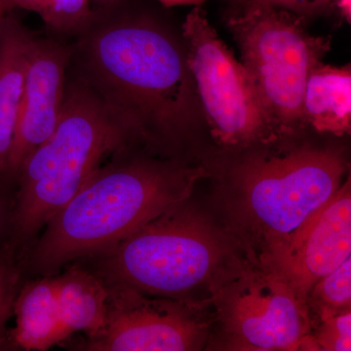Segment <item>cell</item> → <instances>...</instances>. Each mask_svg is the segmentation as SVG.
Returning a JSON list of instances; mask_svg holds the SVG:
<instances>
[{"label": "cell", "instance_id": "6da1fadb", "mask_svg": "<svg viewBox=\"0 0 351 351\" xmlns=\"http://www.w3.org/2000/svg\"><path fill=\"white\" fill-rule=\"evenodd\" d=\"M124 0L98 6L75 38L69 71L87 85L132 138H169L189 123L195 84L169 31L128 12Z\"/></svg>", "mask_w": 351, "mask_h": 351}, {"label": "cell", "instance_id": "7a4b0ae2", "mask_svg": "<svg viewBox=\"0 0 351 351\" xmlns=\"http://www.w3.org/2000/svg\"><path fill=\"white\" fill-rule=\"evenodd\" d=\"M101 165L44 226L22 258L38 276L112 250L141 226L191 195L199 170L169 161L124 157Z\"/></svg>", "mask_w": 351, "mask_h": 351}, {"label": "cell", "instance_id": "3957f363", "mask_svg": "<svg viewBox=\"0 0 351 351\" xmlns=\"http://www.w3.org/2000/svg\"><path fill=\"white\" fill-rule=\"evenodd\" d=\"M130 132L82 80L69 71L55 130L25 158L9 217L5 248L24 257L50 221L104 161L128 147Z\"/></svg>", "mask_w": 351, "mask_h": 351}, {"label": "cell", "instance_id": "277c9868", "mask_svg": "<svg viewBox=\"0 0 351 351\" xmlns=\"http://www.w3.org/2000/svg\"><path fill=\"white\" fill-rule=\"evenodd\" d=\"M166 209L97 257L94 271L110 287L177 298L191 292L223 262V240L184 205Z\"/></svg>", "mask_w": 351, "mask_h": 351}, {"label": "cell", "instance_id": "5b68a950", "mask_svg": "<svg viewBox=\"0 0 351 351\" xmlns=\"http://www.w3.org/2000/svg\"><path fill=\"white\" fill-rule=\"evenodd\" d=\"M228 25L274 126L306 123L304 88L331 48L330 38L311 36L292 11L251 2Z\"/></svg>", "mask_w": 351, "mask_h": 351}, {"label": "cell", "instance_id": "8992f818", "mask_svg": "<svg viewBox=\"0 0 351 351\" xmlns=\"http://www.w3.org/2000/svg\"><path fill=\"white\" fill-rule=\"evenodd\" d=\"M345 159L331 149H295L258 157L242 166L237 179L240 214L265 241L297 230L341 188Z\"/></svg>", "mask_w": 351, "mask_h": 351}, {"label": "cell", "instance_id": "52a82bcc", "mask_svg": "<svg viewBox=\"0 0 351 351\" xmlns=\"http://www.w3.org/2000/svg\"><path fill=\"white\" fill-rule=\"evenodd\" d=\"M182 38L189 73L215 137L239 145L269 135L274 126L255 83L200 7L186 16Z\"/></svg>", "mask_w": 351, "mask_h": 351}, {"label": "cell", "instance_id": "ba28073f", "mask_svg": "<svg viewBox=\"0 0 351 351\" xmlns=\"http://www.w3.org/2000/svg\"><path fill=\"white\" fill-rule=\"evenodd\" d=\"M226 331L262 350H292L309 330L304 301L270 272H242L219 294Z\"/></svg>", "mask_w": 351, "mask_h": 351}, {"label": "cell", "instance_id": "9c48e42d", "mask_svg": "<svg viewBox=\"0 0 351 351\" xmlns=\"http://www.w3.org/2000/svg\"><path fill=\"white\" fill-rule=\"evenodd\" d=\"M108 289L105 324L66 348L87 351H184L199 348L202 328L181 302L151 300L128 288Z\"/></svg>", "mask_w": 351, "mask_h": 351}, {"label": "cell", "instance_id": "30bf717a", "mask_svg": "<svg viewBox=\"0 0 351 351\" xmlns=\"http://www.w3.org/2000/svg\"><path fill=\"white\" fill-rule=\"evenodd\" d=\"M351 257V193L348 180L294 232L267 241L265 265L301 299L323 277Z\"/></svg>", "mask_w": 351, "mask_h": 351}, {"label": "cell", "instance_id": "8fae6325", "mask_svg": "<svg viewBox=\"0 0 351 351\" xmlns=\"http://www.w3.org/2000/svg\"><path fill=\"white\" fill-rule=\"evenodd\" d=\"M71 55V44L60 39L36 36L32 39L6 181H17L25 158L56 128L63 108Z\"/></svg>", "mask_w": 351, "mask_h": 351}, {"label": "cell", "instance_id": "7c38bea8", "mask_svg": "<svg viewBox=\"0 0 351 351\" xmlns=\"http://www.w3.org/2000/svg\"><path fill=\"white\" fill-rule=\"evenodd\" d=\"M13 316L15 327L7 332L1 350H47L61 346L71 336L60 311L57 274L21 285Z\"/></svg>", "mask_w": 351, "mask_h": 351}, {"label": "cell", "instance_id": "4fadbf2b", "mask_svg": "<svg viewBox=\"0 0 351 351\" xmlns=\"http://www.w3.org/2000/svg\"><path fill=\"white\" fill-rule=\"evenodd\" d=\"M34 38L13 11L0 20V179L6 177Z\"/></svg>", "mask_w": 351, "mask_h": 351}, {"label": "cell", "instance_id": "5bb4252c", "mask_svg": "<svg viewBox=\"0 0 351 351\" xmlns=\"http://www.w3.org/2000/svg\"><path fill=\"white\" fill-rule=\"evenodd\" d=\"M306 123L316 130L341 136L351 127L350 66L318 64L309 73L302 99Z\"/></svg>", "mask_w": 351, "mask_h": 351}, {"label": "cell", "instance_id": "9a60e30c", "mask_svg": "<svg viewBox=\"0 0 351 351\" xmlns=\"http://www.w3.org/2000/svg\"><path fill=\"white\" fill-rule=\"evenodd\" d=\"M58 299L64 326L73 335L82 332L90 336L105 324L108 289L92 271L80 265L69 267L57 274Z\"/></svg>", "mask_w": 351, "mask_h": 351}, {"label": "cell", "instance_id": "2e32d148", "mask_svg": "<svg viewBox=\"0 0 351 351\" xmlns=\"http://www.w3.org/2000/svg\"><path fill=\"white\" fill-rule=\"evenodd\" d=\"M38 15L54 36L76 38L89 29L95 9L90 0H47Z\"/></svg>", "mask_w": 351, "mask_h": 351}, {"label": "cell", "instance_id": "e0dca14e", "mask_svg": "<svg viewBox=\"0 0 351 351\" xmlns=\"http://www.w3.org/2000/svg\"><path fill=\"white\" fill-rule=\"evenodd\" d=\"M313 295L332 311L350 306L351 257L316 283Z\"/></svg>", "mask_w": 351, "mask_h": 351}, {"label": "cell", "instance_id": "ac0fdd59", "mask_svg": "<svg viewBox=\"0 0 351 351\" xmlns=\"http://www.w3.org/2000/svg\"><path fill=\"white\" fill-rule=\"evenodd\" d=\"M21 269L5 248L0 253V350L5 341L7 323L13 316L14 302L19 292Z\"/></svg>", "mask_w": 351, "mask_h": 351}, {"label": "cell", "instance_id": "d6986e66", "mask_svg": "<svg viewBox=\"0 0 351 351\" xmlns=\"http://www.w3.org/2000/svg\"><path fill=\"white\" fill-rule=\"evenodd\" d=\"M323 325L316 343L322 350L329 351H350L351 350L350 309L343 313L323 307Z\"/></svg>", "mask_w": 351, "mask_h": 351}, {"label": "cell", "instance_id": "ffe728a7", "mask_svg": "<svg viewBox=\"0 0 351 351\" xmlns=\"http://www.w3.org/2000/svg\"><path fill=\"white\" fill-rule=\"evenodd\" d=\"M248 2L278 7V8L286 9V10H290L293 12V10H295V9L311 3V2H313V0H249Z\"/></svg>", "mask_w": 351, "mask_h": 351}, {"label": "cell", "instance_id": "44dd1931", "mask_svg": "<svg viewBox=\"0 0 351 351\" xmlns=\"http://www.w3.org/2000/svg\"><path fill=\"white\" fill-rule=\"evenodd\" d=\"M14 9H24L32 12L40 13L47 0H10Z\"/></svg>", "mask_w": 351, "mask_h": 351}, {"label": "cell", "instance_id": "7402d4cb", "mask_svg": "<svg viewBox=\"0 0 351 351\" xmlns=\"http://www.w3.org/2000/svg\"><path fill=\"white\" fill-rule=\"evenodd\" d=\"M10 212L8 211V208H7L5 199L0 195V241H1L5 230H8Z\"/></svg>", "mask_w": 351, "mask_h": 351}, {"label": "cell", "instance_id": "603a6c76", "mask_svg": "<svg viewBox=\"0 0 351 351\" xmlns=\"http://www.w3.org/2000/svg\"><path fill=\"white\" fill-rule=\"evenodd\" d=\"M165 7H174L181 5H200L205 0H158Z\"/></svg>", "mask_w": 351, "mask_h": 351}, {"label": "cell", "instance_id": "cb8c5ba5", "mask_svg": "<svg viewBox=\"0 0 351 351\" xmlns=\"http://www.w3.org/2000/svg\"><path fill=\"white\" fill-rule=\"evenodd\" d=\"M341 13L345 16L346 20L350 22L351 18V0H334Z\"/></svg>", "mask_w": 351, "mask_h": 351}, {"label": "cell", "instance_id": "d4e9b609", "mask_svg": "<svg viewBox=\"0 0 351 351\" xmlns=\"http://www.w3.org/2000/svg\"><path fill=\"white\" fill-rule=\"evenodd\" d=\"M14 8L10 0H0V20L8 12L13 11Z\"/></svg>", "mask_w": 351, "mask_h": 351}, {"label": "cell", "instance_id": "484cf974", "mask_svg": "<svg viewBox=\"0 0 351 351\" xmlns=\"http://www.w3.org/2000/svg\"><path fill=\"white\" fill-rule=\"evenodd\" d=\"M98 4V6L110 5V4L117 3V2L121 1V0H93Z\"/></svg>", "mask_w": 351, "mask_h": 351}]
</instances>
